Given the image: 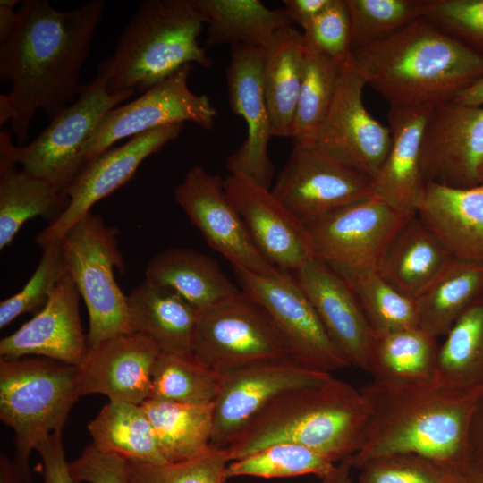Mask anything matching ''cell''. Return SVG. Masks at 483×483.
<instances>
[{
	"instance_id": "cell-41",
	"label": "cell",
	"mask_w": 483,
	"mask_h": 483,
	"mask_svg": "<svg viewBox=\"0 0 483 483\" xmlns=\"http://www.w3.org/2000/svg\"><path fill=\"white\" fill-rule=\"evenodd\" d=\"M351 50L387 37L423 17L425 0H346Z\"/></svg>"
},
{
	"instance_id": "cell-1",
	"label": "cell",
	"mask_w": 483,
	"mask_h": 483,
	"mask_svg": "<svg viewBox=\"0 0 483 483\" xmlns=\"http://www.w3.org/2000/svg\"><path fill=\"white\" fill-rule=\"evenodd\" d=\"M106 5L91 0L59 11L48 0L22 2L11 34L0 43V80L11 83L5 96L14 114L11 134L19 143L28 140L38 110L52 120L80 94V69Z\"/></svg>"
},
{
	"instance_id": "cell-33",
	"label": "cell",
	"mask_w": 483,
	"mask_h": 483,
	"mask_svg": "<svg viewBox=\"0 0 483 483\" xmlns=\"http://www.w3.org/2000/svg\"><path fill=\"white\" fill-rule=\"evenodd\" d=\"M483 295V263L454 258L416 300L419 327L445 336L457 319Z\"/></svg>"
},
{
	"instance_id": "cell-46",
	"label": "cell",
	"mask_w": 483,
	"mask_h": 483,
	"mask_svg": "<svg viewBox=\"0 0 483 483\" xmlns=\"http://www.w3.org/2000/svg\"><path fill=\"white\" fill-rule=\"evenodd\" d=\"M305 47L340 64L351 51V19L346 0L332 3L303 30Z\"/></svg>"
},
{
	"instance_id": "cell-36",
	"label": "cell",
	"mask_w": 483,
	"mask_h": 483,
	"mask_svg": "<svg viewBox=\"0 0 483 483\" xmlns=\"http://www.w3.org/2000/svg\"><path fill=\"white\" fill-rule=\"evenodd\" d=\"M68 203V197L48 182L15 165L0 167V249L13 241L25 222L42 216L50 225Z\"/></svg>"
},
{
	"instance_id": "cell-16",
	"label": "cell",
	"mask_w": 483,
	"mask_h": 483,
	"mask_svg": "<svg viewBox=\"0 0 483 483\" xmlns=\"http://www.w3.org/2000/svg\"><path fill=\"white\" fill-rule=\"evenodd\" d=\"M174 198L205 242L232 266L265 276L281 272L256 247L220 176L195 165L174 189Z\"/></svg>"
},
{
	"instance_id": "cell-28",
	"label": "cell",
	"mask_w": 483,
	"mask_h": 483,
	"mask_svg": "<svg viewBox=\"0 0 483 483\" xmlns=\"http://www.w3.org/2000/svg\"><path fill=\"white\" fill-rule=\"evenodd\" d=\"M145 275V279L174 291L198 310L241 292L215 259L191 249L171 248L156 253Z\"/></svg>"
},
{
	"instance_id": "cell-2",
	"label": "cell",
	"mask_w": 483,
	"mask_h": 483,
	"mask_svg": "<svg viewBox=\"0 0 483 483\" xmlns=\"http://www.w3.org/2000/svg\"><path fill=\"white\" fill-rule=\"evenodd\" d=\"M369 419L352 469L394 453L425 456L469 478L470 423L477 398L456 395L438 382L397 386L370 381L361 387Z\"/></svg>"
},
{
	"instance_id": "cell-54",
	"label": "cell",
	"mask_w": 483,
	"mask_h": 483,
	"mask_svg": "<svg viewBox=\"0 0 483 483\" xmlns=\"http://www.w3.org/2000/svg\"><path fill=\"white\" fill-rule=\"evenodd\" d=\"M352 469L351 457H347L338 462L332 475L321 479L319 483H354L351 477Z\"/></svg>"
},
{
	"instance_id": "cell-21",
	"label": "cell",
	"mask_w": 483,
	"mask_h": 483,
	"mask_svg": "<svg viewBox=\"0 0 483 483\" xmlns=\"http://www.w3.org/2000/svg\"><path fill=\"white\" fill-rule=\"evenodd\" d=\"M159 352L153 342L135 333L89 347L77 367L80 396L101 394L110 402L143 403L150 394L152 369Z\"/></svg>"
},
{
	"instance_id": "cell-32",
	"label": "cell",
	"mask_w": 483,
	"mask_h": 483,
	"mask_svg": "<svg viewBox=\"0 0 483 483\" xmlns=\"http://www.w3.org/2000/svg\"><path fill=\"white\" fill-rule=\"evenodd\" d=\"M207 18L208 47L223 44L266 47L281 30L293 26L285 9L258 0H198Z\"/></svg>"
},
{
	"instance_id": "cell-5",
	"label": "cell",
	"mask_w": 483,
	"mask_h": 483,
	"mask_svg": "<svg viewBox=\"0 0 483 483\" xmlns=\"http://www.w3.org/2000/svg\"><path fill=\"white\" fill-rule=\"evenodd\" d=\"M207 18L198 0H145L97 67L111 94H142L186 64L213 62L199 43Z\"/></svg>"
},
{
	"instance_id": "cell-44",
	"label": "cell",
	"mask_w": 483,
	"mask_h": 483,
	"mask_svg": "<svg viewBox=\"0 0 483 483\" xmlns=\"http://www.w3.org/2000/svg\"><path fill=\"white\" fill-rule=\"evenodd\" d=\"M40 248L42 256L28 282L18 292L0 303V328L24 313L42 309L67 273L61 240L50 242Z\"/></svg>"
},
{
	"instance_id": "cell-18",
	"label": "cell",
	"mask_w": 483,
	"mask_h": 483,
	"mask_svg": "<svg viewBox=\"0 0 483 483\" xmlns=\"http://www.w3.org/2000/svg\"><path fill=\"white\" fill-rule=\"evenodd\" d=\"M225 72L230 106L247 127L245 140L226 160L227 170L270 189L274 166L268 143L273 133L263 84V48L231 46Z\"/></svg>"
},
{
	"instance_id": "cell-10",
	"label": "cell",
	"mask_w": 483,
	"mask_h": 483,
	"mask_svg": "<svg viewBox=\"0 0 483 483\" xmlns=\"http://www.w3.org/2000/svg\"><path fill=\"white\" fill-rule=\"evenodd\" d=\"M232 267L241 290L267 312L294 361L327 373L350 366L294 276L285 271L265 276Z\"/></svg>"
},
{
	"instance_id": "cell-57",
	"label": "cell",
	"mask_w": 483,
	"mask_h": 483,
	"mask_svg": "<svg viewBox=\"0 0 483 483\" xmlns=\"http://www.w3.org/2000/svg\"><path fill=\"white\" fill-rule=\"evenodd\" d=\"M479 185H483V169L481 171L480 177H479Z\"/></svg>"
},
{
	"instance_id": "cell-6",
	"label": "cell",
	"mask_w": 483,
	"mask_h": 483,
	"mask_svg": "<svg viewBox=\"0 0 483 483\" xmlns=\"http://www.w3.org/2000/svg\"><path fill=\"white\" fill-rule=\"evenodd\" d=\"M79 397L76 366L40 356L0 358V419L14 432L13 462L29 482L31 452L62 432Z\"/></svg>"
},
{
	"instance_id": "cell-37",
	"label": "cell",
	"mask_w": 483,
	"mask_h": 483,
	"mask_svg": "<svg viewBox=\"0 0 483 483\" xmlns=\"http://www.w3.org/2000/svg\"><path fill=\"white\" fill-rule=\"evenodd\" d=\"M330 267L352 291L375 334L419 327L415 300L392 286L376 267Z\"/></svg>"
},
{
	"instance_id": "cell-53",
	"label": "cell",
	"mask_w": 483,
	"mask_h": 483,
	"mask_svg": "<svg viewBox=\"0 0 483 483\" xmlns=\"http://www.w3.org/2000/svg\"><path fill=\"white\" fill-rule=\"evenodd\" d=\"M0 483H30L21 473L13 460L4 453L0 456Z\"/></svg>"
},
{
	"instance_id": "cell-29",
	"label": "cell",
	"mask_w": 483,
	"mask_h": 483,
	"mask_svg": "<svg viewBox=\"0 0 483 483\" xmlns=\"http://www.w3.org/2000/svg\"><path fill=\"white\" fill-rule=\"evenodd\" d=\"M438 352L437 338L420 327L375 334L368 372L374 381L388 385L436 383Z\"/></svg>"
},
{
	"instance_id": "cell-13",
	"label": "cell",
	"mask_w": 483,
	"mask_h": 483,
	"mask_svg": "<svg viewBox=\"0 0 483 483\" xmlns=\"http://www.w3.org/2000/svg\"><path fill=\"white\" fill-rule=\"evenodd\" d=\"M366 82L351 54L342 64L335 96L316 146L374 181L388 155L391 133L367 110Z\"/></svg>"
},
{
	"instance_id": "cell-45",
	"label": "cell",
	"mask_w": 483,
	"mask_h": 483,
	"mask_svg": "<svg viewBox=\"0 0 483 483\" xmlns=\"http://www.w3.org/2000/svg\"><path fill=\"white\" fill-rule=\"evenodd\" d=\"M423 18L483 55V0H425Z\"/></svg>"
},
{
	"instance_id": "cell-8",
	"label": "cell",
	"mask_w": 483,
	"mask_h": 483,
	"mask_svg": "<svg viewBox=\"0 0 483 483\" xmlns=\"http://www.w3.org/2000/svg\"><path fill=\"white\" fill-rule=\"evenodd\" d=\"M117 236L116 228L90 212L61 239L67 272L88 310V348L112 336L132 333L127 296L114 277V267L125 270Z\"/></svg>"
},
{
	"instance_id": "cell-22",
	"label": "cell",
	"mask_w": 483,
	"mask_h": 483,
	"mask_svg": "<svg viewBox=\"0 0 483 483\" xmlns=\"http://www.w3.org/2000/svg\"><path fill=\"white\" fill-rule=\"evenodd\" d=\"M80 294L67 272L40 311L0 341V356H40L79 367L88 352L79 310Z\"/></svg>"
},
{
	"instance_id": "cell-11",
	"label": "cell",
	"mask_w": 483,
	"mask_h": 483,
	"mask_svg": "<svg viewBox=\"0 0 483 483\" xmlns=\"http://www.w3.org/2000/svg\"><path fill=\"white\" fill-rule=\"evenodd\" d=\"M192 64H186L131 102L111 109L84 147L86 164L117 141L172 124L191 122L211 130L217 114L208 96L188 86Z\"/></svg>"
},
{
	"instance_id": "cell-30",
	"label": "cell",
	"mask_w": 483,
	"mask_h": 483,
	"mask_svg": "<svg viewBox=\"0 0 483 483\" xmlns=\"http://www.w3.org/2000/svg\"><path fill=\"white\" fill-rule=\"evenodd\" d=\"M304 56L302 32L293 26L279 30L263 48V84L273 136L291 138Z\"/></svg>"
},
{
	"instance_id": "cell-26",
	"label": "cell",
	"mask_w": 483,
	"mask_h": 483,
	"mask_svg": "<svg viewBox=\"0 0 483 483\" xmlns=\"http://www.w3.org/2000/svg\"><path fill=\"white\" fill-rule=\"evenodd\" d=\"M453 259L437 237L412 215L386 248L377 269L401 293L416 300Z\"/></svg>"
},
{
	"instance_id": "cell-48",
	"label": "cell",
	"mask_w": 483,
	"mask_h": 483,
	"mask_svg": "<svg viewBox=\"0 0 483 483\" xmlns=\"http://www.w3.org/2000/svg\"><path fill=\"white\" fill-rule=\"evenodd\" d=\"M43 463V483H80L71 474L65 460L62 432H54L36 447Z\"/></svg>"
},
{
	"instance_id": "cell-43",
	"label": "cell",
	"mask_w": 483,
	"mask_h": 483,
	"mask_svg": "<svg viewBox=\"0 0 483 483\" xmlns=\"http://www.w3.org/2000/svg\"><path fill=\"white\" fill-rule=\"evenodd\" d=\"M229 462L225 449L214 446L202 455L178 462L127 461L130 483H226Z\"/></svg>"
},
{
	"instance_id": "cell-51",
	"label": "cell",
	"mask_w": 483,
	"mask_h": 483,
	"mask_svg": "<svg viewBox=\"0 0 483 483\" xmlns=\"http://www.w3.org/2000/svg\"><path fill=\"white\" fill-rule=\"evenodd\" d=\"M18 3L17 0L0 1V43L8 38L15 25L17 12L14 6Z\"/></svg>"
},
{
	"instance_id": "cell-23",
	"label": "cell",
	"mask_w": 483,
	"mask_h": 483,
	"mask_svg": "<svg viewBox=\"0 0 483 483\" xmlns=\"http://www.w3.org/2000/svg\"><path fill=\"white\" fill-rule=\"evenodd\" d=\"M294 277L350 366L368 372L375 333L345 281L318 258L294 271Z\"/></svg>"
},
{
	"instance_id": "cell-47",
	"label": "cell",
	"mask_w": 483,
	"mask_h": 483,
	"mask_svg": "<svg viewBox=\"0 0 483 483\" xmlns=\"http://www.w3.org/2000/svg\"><path fill=\"white\" fill-rule=\"evenodd\" d=\"M69 468L72 477L80 483H130L127 461L103 453L93 444L70 462Z\"/></svg>"
},
{
	"instance_id": "cell-34",
	"label": "cell",
	"mask_w": 483,
	"mask_h": 483,
	"mask_svg": "<svg viewBox=\"0 0 483 483\" xmlns=\"http://www.w3.org/2000/svg\"><path fill=\"white\" fill-rule=\"evenodd\" d=\"M141 406L167 462L191 460L211 449L213 403L196 405L148 399Z\"/></svg>"
},
{
	"instance_id": "cell-14",
	"label": "cell",
	"mask_w": 483,
	"mask_h": 483,
	"mask_svg": "<svg viewBox=\"0 0 483 483\" xmlns=\"http://www.w3.org/2000/svg\"><path fill=\"white\" fill-rule=\"evenodd\" d=\"M411 216L371 196L306 226L316 258L330 266L377 267L386 248Z\"/></svg>"
},
{
	"instance_id": "cell-15",
	"label": "cell",
	"mask_w": 483,
	"mask_h": 483,
	"mask_svg": "<svg viewBox=\"0 0 483 483\" xmlns=\"http://www.w3.org/2000/svg\"><path fill=\"white\" fill-rule=\"evenodd\" d=\"M221 376L219 392L213 403L211 437V445L221 449L279 395L321 384L333 377L292 359L258 363Z\"/></svg>"
},
{
	"instance_id": "cell-50",
	"label": "cell",
	"mask_w": 483,
	"mask_h": 483,
	"mask_svg": "<svg viewBox=\"0 0 483 483\" xmlns=\"http://www.w3.org/2000/svg\"><path fill=\"white\" fill-rule=\"evenodd\" d=\"M333 0H284L285 11L292 23L304 30Z\"/></svg>"
},
{
	"instance_id": "cell-55",
	"label": "cell",
	"mask_w": 483,
	"mask_h": 483,
	"mask_svg": "<svg viewBox=\"0 0 483 483\" xmlns=\"http://www.w3.org/2000/svg\"><path fill=\"white\" fill-rule=\"evenodd\" d=\"M13 110L5 96V94L0 95V125L11 122L13 118Z\"/></svg>"
},
{
	"instance_id": "cell-3",
	"label": "cell",
	"mask_w": 483,
	"mask_h": 483,
	"mask_svg": "<svg viewBox=\"0 0 483 483\" xmlns=\"http://www.w3.org/2000/svg\"><path fill=\"white\" fill-rule=\"evenodd\" d=\"M350 54L389 106L434 107L483 76V55L423 17Z\"/></svg>"
},
{
	"instance_id": "cell-39",
	"label": "cell",
	"mask_w": 483,
	"mask_h": 483,
	"mask_svg": "<svg viewBox=\"0 0 483 483\" xmlns=\"http://www.w3.org/2000/svg\"><path fill=\"white\" fill-rule=\"evenodd\" d=\"M342 64L305 47L302 80L291 132L293 144H316L335 96Z\"/></svg>"
},
{
	"instance_id": "cell-9",
	"label": "cell",
	"mask_w": 483,
	"mask_h": 483,
	"mask_svg": "<svg viewBox=\"0 0 483 483\" xmlns=\"http://www.w3.org/2000/svg\"><path fill=\"white\" fill-rule=\"evenodd\" d=\"M191 352L220 375L258 363L292 359L269 316L242 290L199 310Z\"/></svg>"
},
{
	"instance_id": "cell-24",
	"label": "cell",
	"mask_w": 483,
	"mask_h": 483,
	"mask_svg": "<svg viewBox=\"0 0 483 483\" xmlns=\"http://www.w3.org/2000/svg\"><path fill=\"white\" fill-rule=\"evenodd\" d=\"M432 109L428 106H389L391 146L373 181L374 196L411 215L416 214L427 186L421 168V147Z\"/></svg>"
},
{
	"instance_id": "cell-31",
	"label": "cell",
	"mask_w": 483,
	"mask_h": 483,
	"mask_svg": "<svg viewBox=\"0 0 483 483\" xmlns=\"http://www.w3.org/2000/svg\"><path fill=\"white\" fill-rule=\"evenodd\" d=\"M437 381L456 395L483 394V295L457 319L439 345Z\"/></svg>"
},
{
	"instance_id": "cell-4",
	"label": "cell",
	"mask_w": 483,
	"mask_h": 483,
	"mask_svg": "<svg viewBox=\"0 0 483 483\" xmlns=\"http://www.w3.org/2000/svg\"><path fill=\"white\" fill-rule=\"evenodd\" d=\"M369 419L360 388L332 377L276 397L225 449L233 462L271 445L295 443L336 463L359 451Z\"/></svg>"
},
{
	"instance_id": "cell-7",
	"label": "cell",
	"mask_w": 483,
	"mask_h": 483,
	"mask_svg": "<svg viewBox=\"0 0 483 483\" xmlns=\"http://www.w3.org/2000/svg\"><path fill=\"white\" fill-rule=\"evenodd\" d=\"M131 97L129 93L111 94L105 80L97 76L28 145L14 146L11 132L2 131L0 161L20 164L23 172L66 195L86 165L84 147L97 126L111 109Z\"/></svg>"
},
{
	"instance_id": "cell-20",
	"label": "cell",
	"mask_w": 483,
	"mask_h": 483,
	"mask_svg": "<svg viewBox=\"0 0 483 483\" xmlns=\"http://www.w3.org/2000/svg\"><path fill=\"white\" fill-rule=\"evenodd\" d=\"M224 187L256 247L274 267L294 272L316 258L306 225L270 189L234 174L224 180Z\"/></svg>"
},
{
	"instance_id": "cell-19",
	"label": "cell",
	"mask_w": 483,
	"mask_h": 483,
	"mask_svg": "<svg viewBox=\"0 0 483 483\" xmlns=\"http://www.w3.org/2000/svg\"><path fill=\"white\" fill-rule=\"evenodd\" d=\"M182 128L183 123L172 124L136 135L87 163L65 193L64 211L37 235L38 246L61 240L97 202L125 184L147 157L177 139Z\"/></svg>"
},
{
	"instance_id": "cell-38",
	"label": "cell",
	"mask_w": 483,
	"mask_h": 483,
	"mask_svg": "<svg viewBox=\"0 0 483 483\" xmlns=\"http://www.w3.org/2000/svg\"><path fill=\"white\" fill-rule=\"evenodd\" d=\"M221 377L192 352H160L152 369L148 399L211 404L218 394Z\"/></svg>"
},
{
	"instance_id": "cell-35",
	"label": "cell",
	"mask_w": 483,
	"mask_h": 483,
	"mask_svg": "<svg viewBox=\"0 0 483 483\" xmlns=\"http://www.w3.org/2000/svg\"><path fill=\"white\" fill-rule=\"evenodd\" d=\"M93 445L129 462L165 463L141 404L109 402L88 425Z\"/></svg>"
},
{
	"instance_id": "cell-42",
	"label": "cell",
	"mask_w": 483,
	"mask_h": 483,
	"mask_svg": "<svg viewBox=\"0 0 483 483\" xmlns=\"http://www.w3.org/2000/svg\"><path fill=\"white\" fill-rule=\"evenodd\" d=\"M358 483H469L467 478L416 453L372 459L359 470Z\"/></svg>"
},
{
	"instance_id": "cell-27",
	"label": "cell",
	"mask_w": 483,
	"mask_h": 483,
	"mask_svg": "<svg viewBox=\"0 0 483 483\" xmlns=\"http://www.w3.org/2000/svg\"><path fill=\"white\" fill-rule=\"evenodd\" d=\"M132 333L160 352H191L199 310L174 291L147 279L127 295Z\"/></svg>"
},
{
	"instance_id": "cell-49",
	"label": "cell",
	"mask_w": 483,
	"mask_h": 483,
	"mask_svg": "<svg viewBox=\"0 0 483 483\" xmlns=\"http://www.w3.org/2000/svg\"><path fill=\"white\" fill-rule=\"evenodd\" d=\"M468 458L471 471L483 478V394L476 399L470 423Z\"/></svg>"
},
{
	"instance_id": "cell-52",
	"label": "cell",
	"mask_w": 483,
	"mask_h": 483,
	"mask_svg": "<svg viewBox=\"0 0 483 483\" xmlns=\"http://www.w3.org/2000/svg\"><path fill=\"white\" fill-rule=\"evenodd\" d=\"M466 106H483V76L471 85L462 90L455 98L451 101Z\"/></svg>"
},
{
	"instance_id": "cell-12",
	"label": "cell",
	"mask_w": 483,
	"mask_h": 483,
	"mask_svg": "<svg viewBox=\"0 0 483 483\" xmlns=\"http://www.w3.org/2000/svg\"><path fill=\"white\" fill-rule=\"evenodd\" d=\"M271 191L305 225L374 196L371 179L316 145L299 144H293Z\"/></svg>"
},
{
	"instance_id": "cell-25",
	"label": "cell",
	"mask_w": 483,
	"mask_h": 483,
	"mask_svg": "<svg viewBox=\"0 0 483 483\" xmlns=\"http://www.w3.org/2000/svg\"><path fill=\"white\" fill-rule=\"evenodd\" d=\"M416 216L453 258L483 263V185L428 183Z\"/></svg>"
},
{
	"instance_id": "cell-56",
	"label": "cell",
	"mask_w": 483,
	"mask_h": 483,
	"mask_svg": "<svg viewBox=\"0 0 483 483\" xmlns=\"http://www.w3.org/2000/svg\"><path fill=\"white\" fill-rule=\"evenodd\" d=\"M469 483H483V478L472 472L470 476Z\"/></svg>"
},
{
	"instance_id": "cell-40",
	"label": "cell",
	"mask_w": 483,
	"mask_h": 483,
	"mask_svg": "<svg viewBox=\"0 0 483 483\" xmlns=\"http://www.w3.org/2000/svg\"><path fill=\"white\" fill-rule=\"evenodd\" d=\"M337 464L317 452L295 443H277L230 462L227 479L251 476L264 479L313 474L320 479L332 475Z\"/></svg>"
},
{
	"instance_id": "cell-17",
	"label": "cell",
	"mask_w": 483,
	"mask_h": 483,
	"mask_svg": "<svg viewBox=\"0 0 483 483\" xmlns=\"http://www.w3.org/2000/svg\"><path fill=\"white\" fill-rule=\"evenodd\" d=\"M426 184L479 185L483 169V106L447 102L434 106L421 147Z\"/></svg>"
}]
</instances>
